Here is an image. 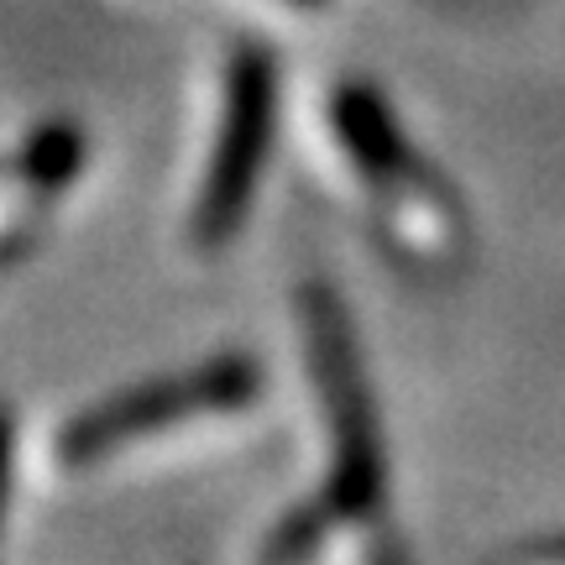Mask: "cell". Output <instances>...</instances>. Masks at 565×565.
<instances>
[{
    "instance_id": "cell-5",
    "label": "cell",
    "mask_w": 565,
    "mask_h": 565,
    "mask_svg": "<svg viewBox=\"0 0 565 565\" xmlns=\"http://www.w3.org/2000/svg\"><path fill=\"white\" fill-rule=\"evenodd\" d=\"M89 173V131L74 116H38L11 137L6 152V200H0V246L6 267H21L42 246L68 200Z\"/></svg>"
},
{
    "instance_id": "cell-6",
    "label": "cell",
    "mask_w": 565,
    "mask_h": 565,
    "mask_svg": "<svg viewBox=\"0 0 565 565\" xmlns=\"http://www.w3.org/2000/svg\"><path fill=\"white\" fill-rule=\"evenodd\" d=\"M215 11L236 17L246 32H263V38H288V32H315L335 0H210Z\"/></svg>"
},
{
    "instance_id": "cell-2",
    "label": "cell",
    "mask_w": 565,
    "mask_h": 565,
    "mask_svg": "<svg viewBox=\"0 0 565 565\" xmlns=\"http://www.w3.org/2000/svg\"><path fill=\"white\" fill-rule=\"evenodd\" d=\"M303 162L320 194L404 278H456L471 257L461 183L424 152L404 110L362 74L324 79L303 116Z\"/></svg>"
},
{
    "instance_id": "cell-7",
    "label": "cell",
    "mask_w": 565,
    "mask_h": 565,
    "mask_svg": "<svg viewBox=\"0 0 565 565\" xmlns=\"http://www.w3.org/2000/svg\"><path fill=\"white\" fill-rule=\"evenodd\" d=\"M121 6H152V0H121Z\"/></svg>"
},
{
    "instance_id": "cell-3",
    "label": "cell",
    "mask_w": 565,
    "mask_h": 565,
    "mask_svg": "<svg viewBox=\"0 0 565 565\" xmlns=\"http://www.w3.org/2000/svg\"><path fill=\"white\" fill-rule=\"evenodd\" d=\"M267 404L273 377L246 351L162 366L58 414L38 435V471L53 487L162 477L242 445L267 419Z\"/></svg>"
},
{
    "instance_id": "cell-1",
    "label": "cell",
    "mask_w": 565,
    "mask_h": 565,
    "mask_svg": "<svg viewBox=\"0 0 565 565\" xmlns=\"http://www.w3.org/2000/svg\"><path fill=\"white\" fill-rule=\"evenodd\" d=\"M294 341L309 414L303 487L252 540L263 565H387L404 555L393 513L383 408L372 393L356 320L330 282L294 294Z\"/></svg>"
},
{
    "instance_id": "cell-4",
    "label": "cell",
    "mask_w": 565,
    "mask_h": 565,
    "mask_svg": "<svg viewBox=\"0 0 565 565\" xmlns=\"http://www.w3.org/2000/svg\"><path fill=\"white\" fill-rule=\"evenodd\" d=\"M282 137V68L263 32L231 38L210 63L194 147L183 158L179 242L189 257L215 263L246 236L267 189Z\"/></svg>"
}]
</instances>
